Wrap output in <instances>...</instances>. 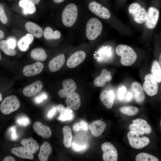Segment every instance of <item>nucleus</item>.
I'll return each mask as SVG.
<instances>
[{"mask_svg":"<svg viewBox=\"0 0 161 161\" xmlns=\"http://www.w3.org/2000/svg\"><path fill=\"white\" fill-rule=\"evenodd\" d=\"M117 54L121 57V64L125 66L133 64L136 60L137 55L132 48L128 46L120 44L116 49Z\"/></svg>","mask_w":161,"mask_h":161,"instance_id":"obj_1","label":"nucleus"},{"mask_svg":"<svg viewBox=\"0 0 161 161\" xmlns=\"http://www.w3.org/2000/svg\"><path fill=\"white\" fill-rule=\"evenodd\" d=\"M78 16V9L74 3L68 4L64 9L62 14V22L65 26L70 27L75 23Z\"/></svg>","mask_w":161,"mask_h":161,"instance_id":"obj_2","label":"nucleus"},{"mask_svg":"<svg viewBox=\"0 0 161 161\" xmlns=\"http://www.w3.org/2000/svg\"><path fill=\"white\" fill-rule=\"evenodd\" d=\"M103 27L101 23L98 19L92 18L88 21L86 28L87 38L90 40H94L102 32Z\"/></svg>","mask_w":161,"mask_h":161,"instance_id":"obj_3","label":"nucleus"},{"mask_svg":"<svg viewBox=\"0 0 161 161\" xmlns=\"http://www.w3.org/2000/svg\"><path fill=\"white\" fill-rule=\"evenodd\" d=\"M20 106V101L15 95L5 98L1 103L0 110L4 114H8L18 110Z\"/></svg>","mask_w":161,"mask_h":161,"instance_id":"obj_4","label":"nucleus"},{"mask_svg":"<svg viewBox=\"0 0 161 161\" xmlns=\"http://www.w3.org/2000/svg\"><path fill=\"white\" fill-rule=\"evenodd\" d=\"M127 138L131 147L136 149H141L148 145L150 140L146 137H140L137 132L131 131L127 134Z\"/></svg>","mask_w":161,"mask_h":161,"instance_id":"obj_5","label":"nucleus"},{"mask_svg":"<svg viewBox=\"0 0 161 161\" xmlns=\"http://www.w3.org/2000/svg\"><path fill=\"white\" fill-rule=\"evenodd\" d=\"M129 11L137 23L141 24L145 21L147 17V12L139 4L134 3L130 4L129 7Z\"/></svg>","mask_w":161,"mask_h":161,"instance_id":"obj_6","label":"nucleus"},{"mask_svg":"<svg viewBox=\"0 0 161 161\" xmlns=\"http://www.w3.org/2000/svg\"><path fill=\"white\" fill-rule=\"evenodd\" d=\"M144 80L143 87L146 94L151 96L156 95L158 92V86L153 75L151 74L146 75Z\"/></svg>","mask_w":161,"mask_h":161,"instance_id":"obj_7","label":"nucleus"},{"mask_svg":"<svg viewBox=\"0 0 161 161\" xmlns=\"http://www.w3.org/2000/svg\"><path fill=\"white\" fill-rule=\"evenodd\" d=\"M101 148L103 153V159L104 161H117L118 153L115 147L110 143L106 142L103 143Z\"/></svg>","mask_w":161,"mask_h":161,"instance_id":"obj_8","label":"nucleus"},{"mask_svg":"<svg viewBox=\"0 0 161 161\" xmlns=\"http://www.w3.org/2000/svg\"><path fill=\"white\" fill-rule=\"evenodd\" d=\"M88 8L91 12L101 18L107 19L110 17L109 10L96 2L90 3L88 5Z\"/></svg>","mask_w":161,"mask_h":161,"instance_id":"obj_9","label":"nucleus"},{"mask_svg":"<svg viewBox=\"0 0 161 161\" xmlns=\"http://www.w3.org/2000/svg\"><path fill=\"white\" fill-rule=\"evenodd\" d=\"M159 16V10L154 7H150L147 13L145 25L149 29L154 28L157 23Z\"/></svg>","mask_w":161,"mask_h":161,"instance_id":"obj_10","label":"nucleus"},{"mask_svg":"<svg viewBox=\"0 0 161 161\" xmlns=\"http://www.w3.org/2000/svg\"><path fill=\"white\" fill-rule=\"evenodd\" d=\"M63 88L58 92L59 96L62 98L66 97L76 89V85L75 81L72 79H68L64 80L62 82Z\"/></svg>","mask_w":161,"mask_h":161,"instance_id":"obj_11","label":"nucleus"},{"mask_svg":"<svg viewBox=\"0 0 161 161\" xmlns=\"http://www.w3.org/2000/svg\"><path fill=\"white\" fill-rule=\"evenodd\" d=\"M86 54L82 50L77 51L72 55L68 59L66 64L69 68H74L83 61L86 57Z\"/></svg>","mask_w":161,"mask_h":161,"instance_id":"obj_12","label":"nucleus"},{"mask_svg":"<svg viewBox=\"0 0 161 161\" xmlns=\"http://www.w3.org/2000/svg\"><path fill=\"white\" fill-rule=\"evenodd\" d=\"M44 66L43 64L40 62L27 65L23 69V74L24 76L27 77L38 75L42 71Z\"/></svg>","mask_w":161,"mask_h":161,"instance_id":"obj_13","label":"nucleus"},{"mask_svg":"<svg viewBox=\"0 0 161 161\" xmlns=\"http://www.w3.org/2000/svg\"><path fill=\"white\" fill-rule=\"evenodd\" d=\"M43 83L40 80L35 81L25 87L22 91L25 96L30 97L39 92L42 89Z\"/></svg>","mask_w":161,"mask_h":161,"instance_id":"obj_14","label":"nucleus"},{"mask_svg":"<svg viewBox=\"0 0 161 161\" xmlns=\"http://www.w3.org/2000/svg\"><path fill=\"white\" fill-rule=\"evenodd\" d=\"M33 128L38 135L44 138H49L52 135V131L50 128L43 125L40 122H35L33 124Z\"/></svg>","mask_w":161,"mask_h":161,"instance_id":"obj_15","label":"nucleus"},{"mask_svg":"<svg viewBox=\"0 0 161 161\" xmlns=\"http://www.w3.org/2000/svg\"><path fill=\"white\" fill-rule=\"evenodd\" d=\"M131 89L136 101L138 103L143 102L145 100V96L141 84L138 82H134L132 83Z\"/></svg>","mask_w":161,"mask_h":161,"instance_id":"obj_16","label":"nucleus"},{"mask_svg":"<svg viewBox=\"0 0 161 161\" xmlns=\"http://www.w3.org/2000/svg\"><path fill=\"white\" fill-rule=\"evenodd\" d=\"M89 127L92 134L94 137H97L100 136L104 131L106 124L102 121L97 120L92 122Z\"/></svg>","mask_w":161,"mask_h":161,"instance_id":"obj_17","label":"nucleus"},{"mask_svg":"<svg viewBox=\"0 0 161 161\" xmlns=\"http://www.w3.org/2000/svg\"><path fill=\"white\" fill-rule=\"evenodd\" d=\"M114 97V91L113 90L108 91L104 90L101 93L100 98L103 104L109 109L113 106Z\"/></svg>","mask_w":161,"mask_h":161,"instance_id":"obj_18","label":"nucleus"},{"mask_svg":"<svg viewBox=\"0 0 161 161\" xmlns=\"http://www.w3.org/2000/svg\"><path fill=\"white\" fill-rule=\"evenodd\" d=\"M67 106L72 110H77L81 105L80 96L77 93L74 92L68 95L66 100Z\"/></svg>","mask_w":161,"mask_h":161,"instance_id":"obj_19","label":"nucleus"},{"mask_svg":"<svg viewBox=\"0 0 161 161\" xmlns=\"http://www.w3.org/2000/svg\"><path fill=\"white\" fill-rule=\"evenodd\" d=\"M65 58L63 54H59L49 62L48 66L50 71L54 72L58 71L64 65Z\"/></svg>","mask_w":161,"mask_h":161,"instance_id":"obj_20","label":"nucleus"},{"mask_svg":"<svg viewBox=\"0 0 161 161\" xmlns=\"http://www.w3.org/2000/svg\"><path fill=\"white\" fill-rule=\"evenodd\" d=\"M112 79L110 72L104 69L102 70L100 75L95 79L94 83L97 87L102 86L105 85L106 82L111 81Z\"/></svg>","mask_w":161,"mask_h":161,"instance_id":"obj_21","label":"nucleus"},{"mask_svg":"<svg viewBox=\"0 0 161 161\" xmlns=\"http://www.w3.org/2000/svg\"><path fill=\"white\" fill-rule=\"evenodd\" d=\"M20 143L32 154H34L39 148L38 143L31 137L22 139L21 140Z\"/></svg>","mask_w":161,"mask_h":161,"instance_id":"obj_22","label":"nucleus"},{"mask_svg":"<svg viewBox=\"0 0 161 161\" xmlns=\"http://www.w3.org/2000/svg\"><path fill=\"white\" fill-rule=\"evenodd\" d=\"M52 147L50 144L47 142H44L41 146L38 155V159L40 161H47L52 152Z\"/></svg>","mask_w":161,"mask_h":161,"instance_id":"obj_23","label":"nucleus"},{"mask_svg":"<svg viewBox=\"0 0 161 161\" xmlns=\"http://www.w3.org/2000/svg\"><path fill=\"white\" fill-rule=\"evenodd\" d=\"M34 36L30 33H27L21 38L18 42V48L22 52H25L29 48V45L33 42Z\"/></svg>","mask_w":161,"mask_h":161,"instance_id":"obj_24","label":"nucleus"},{"mask_svg":"<svg viewBox=\"0 0 161 161\" xmlns=\"http://www.w3.org/2000/svg\"><path fill=\"white\" fill-rule=\"evenodd\" d=\"M11 152L16 156L22 159L32 160L34 158L32 154L24 146L13 148L11 149Z\"/></svg>","mask_w":161,"mask_h":161,"instance_id":"obj_25","label":"nucleus"},{"mask_svg":"<svg viewBox=\"0 0 161 161\" xmlns=\"http://www.w3.org/2000/svg\"><path fill=\"white\" fill-rule=\"evenodd\" d=\"M25 27L27 31L35 37L39 38L42 36L43 32L42 29L35 23L28 22L26 23Z\"/></svg>","mask_w":161,"mask_h":161,"instance_id":"obj_26","label":"nucleus"},{"mask_svg":"<svg viewBox=\"0 0 161 161\" xmlns=\"http://www.w3.org/2000/svg\"><path fill=\"white\" fill-rule=\"evenodd\" d=\"M18 5L23 9V13L24 15L32 14L36 11L35 4L29 0H20Z\"/></svg>","mask_w":161,"mask_h":161,"instance_id":"obj_27","label":"nucleus"},{"mask_svg":"<svg viewBox=\"0 0 161 161\" xmlns=\"http://www.w3.org/2000/svg\"><path fill=\"white\" fill-rule=\"evenodd\" d=\"M62 131L64 135L63 144L65 147L69 148L72 139L71 129L69 126L66 125L62 128Z\"/></svg>","mask_w":161,"mask_h":161,"instance_id":"obj_28","label":"nucleus"},{"mask_svg":"<svg viewBox=\"0 0 161 161\" xmlns=\"http://www.w3.org/2000/svg\"><path fill=\"white\" fill-rule=\"evenodd\" d=\"M30 56L35 60L43 61L46 60L47 55L43 49L38 48L33 49L31 51Z\"/></svg>","mask_w":161,"mask_h":161,"instance_id":"obj_29","label":"nucleus"},{"mask_svg":"<svg viewBox=\"0 0 161 161\" xmlns=\"http://www.w3.org/2000/svg\"><path fill=\"white\" fill-rule=\"evenodd\" d=\"M61 33L58 30L53 31L51 27H46L44 32V38L47 40L57 39L61 36Z\"/></svg>","mask_w":161,"mask_h":161,"instance_id":"obj_30","label":"nucleus"},{"mask_svg":"<svg viewBox=\"0 0 161 161\" xmlns=\"http://www.w3.org/2000/svg\"><path fill=\"white\" fill-rule=\"evenodd\" d=\"M151 72L157 82L158 83L161 82V65L157 61H154L153 63L151 68Z\"/></svg>","mask_w":161,"mask_h":161,"instance_id":"obj_31","label":"nucleus"},{"mask_svg":"<svg viewBox=\"0 0 161 161\" xmlns=\"http://www.w3.org/2000/svg\"><path fill=\"white\" fill-rule=\"evenodd\" d=\"M0 48L6 55L14 56L16 55V51L14 49L10 48L7 44V40L0 41Z\"/></svg>","mask_w":161,"mask_h":161,"instance_id":"obj_32","label":"nucleus"},{"mask_svg":"<svg viewBox=\"0 0 161 161\" xmlns=\"http://www.w3.org/2000/svg\"><path fill=\"white\" fill-rule=\"evenodd\" d=\"M74 117L73 111L72 109L68 106L65 108V110L60 114L58 119L62 121L71 120Z\"/></svg>","mask_w":161,"mask_h":161,"instance_id":"obj_33","label":"nucleus"},{"mask_svg":"<svg viewBox=\"0 0 161 161\" xmlns=\"http://www.w3.org/2000/svg\"><path fill=\"white\" fill-rule=\"evenodd\" d=\"M133 123L138 125L144 131L145 133L149 134L151 131L150 126L145 120L141 119H137L133 120Z\"/></svg>","mask_w":161,"mask_h":161,"instance_id":"obj_34","label":"nucleus"},{"mask_svg":"<svg viewBox=\"0 0 161 161\" xmlns=\"http://www.w3.org/2000/svg\"><path fill=\"white\" fill-rule=\"evenodd\" d=\"M136 161H158L156 157L146 153H141L138 154L135 158Z\"/></svg>","mask_w":161,"mask_h":161,"instance_id":"obj_35","label":"nucleus"},{"mask_svg":"<svg viewBox=\"0 0 161 161\" xmlns=\"http://www.w3.org/2000/svg\"><path fill=\"white\" fill-rule=\"evenodd\" d=\"M120 111L124 114L131 116L136 114L139 112V109L135 106H126L121 107Z\"/></svg>","mask_w":161,"mask_h":161,"instance_id":"obj_36","label":"nucleus"},{"mask_svg":"<svg viewBox=\"0 0 161 161\" xmlns=\"http://www.w3.org/2000/svg\"><path fill=\"white\" fill-rule=\"evenodd\" d=\"M71 145L73 150L77 152L85 151L88 147L87 143L79 142L78 143L73 141L71 143Z\"/></svg>","mask_w":161,"mask_h":161,"instance_id":"obj_37","label":"nucleus"},{"mask_svg":"<svg viewBox=\"0 0 161 161\" xmlns=\"http://www.w3.org/2000/svg\"><path fill=\"white\" fill-rule=\"evenodd\" d=\"M73 130L75 131H87L88 129V125L86 122L81 120L79 122L75 123L73 125Z\"/></svg>","mask_w":161,"mask_h":161,"instance_id":"obj_38","label":"nucleus"},{"mask_svg":"<svg viewBox=\"0 0 161 161\" xmlns=\"http://www.w3.org/2000/svg\"><path fill=\"white\" fill-rule=\"evenodd\" d=\"M0 20L3 24H6L8 19L3 5L0 3Z\"/></svg>","mask_w":161,"mask_h":161,"instance_id":"obj_39","label":"nucleus"},{"mask_svg":"<svg viewBox=\"0 0 161 161\" xmlns=\"http://www.w3.org/2000/svg\"><path fill=\"white\" fill-rule=\"evenodd\" d=\"M17 122L18 124L24 127L27 126L30 123L29 119L25 116L19 117L17 119Z\"/></svg>","mask_w":161,"mask_h":161,"instance_id":"obj_40","label":"nucleus"},{"mask_svg":"<svg viewBox=\"0 0 161 161\" xmlns=\"http://www.w3.org/2000/svg\"><path fill=\"white\" fill-rule=\"evenodd\" d=\"M129 129L131 131H135L142 135H144L145 133L143 130L136 124L132 123L129 126Z\"/></svg>","mask_w":161,"mask_h":161,"instance_id":"obj_41","label":"nucleus"},{"mask_svg":"<svg viewBox=\"0 0 161 161\" xmlns=\"http://www.w3.org/2000/svg\"><path fill=\"white\" fill-rule=\"evenodd\" d=\"M126 93V87L122 86L120 87L117 92V97L120 100H123L125 94Z\"/></svg>","mask_w":161,"mask_h":161,"instance_id":"obj_42","label":"nucleus"},{"mask_svg":"<svg viewBox=\"0 0 161 161\" xmlns=\"http://www.w3.org/2000/svg\"><path fill=\"white\" fill-rule=\"evenodd\" d=\"M10 129L12 132V139L13 140H16L18 137L16 133V126H13Z\"/></svg>","mask_w":161,"mask_h":161,"instance_id":"obj_43","label":"nucleus"},{"mask_svg":"<svg viewBox=\"0 0 161 161\" xmlns=\"http://www.w3.org/2000/svg\"><path fill=\"white\" fill-rule=\"evenodd\" d=\"M47 98V95L45 94H43L37 97L35 99V101L37 103H39Z\"/></svg>","mask_w":161,"mask_h":161,"instance_id":"obj_44","label":"nucleus"},{"mask_svg":"<svg viewBox=\"0 0 161 161\" xmlns=\"http://www.w3.org/2000/svg\"><path fill=\"white\" fill-rule=\"evenodd\" d=\"M7 44L9 47L12 49H15L16 47V41L13 38H10L7 40Z\"/></svg>","mask_w":161,"mask_h":161,"instance_id":"obj_45","label":"nucleus"},{"mask_svg":"<svg viewBox=\"0 0 161 161\" xmlns=\"http://www.w3.org/2000/svg\"><path fill=\"white\" fill-rule=\"evenodd\" d=\"M56 109L60 113L63 112L65 109V108L63 105L61 104H60L57 105L56 107Z\"/></svg>","mask_w":161,"mask_h":161,"instance_id":"obj_46","label":"nucleus"},{"mask_svg":"<svg viewBox=\"0 0 161 161\" xmlns=\"http://www.w3.org/2000/svg\"><path fill=\"white\" fill-rule=\"evenodd\" d=\"M56 108L54 107L47 114V117L49 118H51L53 117L56 112Z\"/></svg>","mask_w":161,"mask_h":161,"instance_id":"obj_47","label":"nucleus"},{"mask_svg":"<svg viewBox=\"0 0 161 161\" xmlns=\"http://www.w3.org/2000/svg\"><path fill=\"white\" fill-rule=\"evenodd\" d=\"M133 96V94L130 92H128L126 96V100L127 101H129L131 100Z\"/></svg>","mask_w":161,"mask_h":161,"instance_id":"obj_48","label":"nucleus"},{"mask_svg":"<svg viewBox=\"0 0 161 161\" xmlns=\"http://www.w3.org/2000/svg\"><path fill=\"white\" fill-rule=\"evenodd\" d=\"M3 161H16V159L13 157L8 156L5 157L3 160Z\"/></svg>","mask_w":161,"mask_h":161,"instance_id":"obj_49","label":"nucleus"},{"mask_svg":"<svg viewBox=\"0 0 161 161\" xmlns=\"http://www.w3.org/2000/svg\"><path fill=\"white\" fill-rule=\"evenodd\" d=\"M32 2L34 4H38L40 2L41 0H29Z\"/></svg>","mask_w":161,"mask_h":161,"instance_id":"obj_50","label":"nucleus"},{"mask_svg":"<svg viewBox=\"0 0 161 161\" xmlns=\"http://www.w3.org/2000/svg\"><path fill=\"white\" fill-rule=\"evenodd\" d=\"M4 34L3 32L0 30V39H2L4 38Z\"/></svg>","mask_w":161,"mask_h":161,"instance_id":"obj_51","label":"nucleus"},{"mask_svg":"<svg viewBox=\"0 0 161 161\" xmlns=\"http://www.w3.org/2000/svg\"><path fill=\"white\" fill-rule=\"evenodd\" d=\"M64 0H53L54 2L56 3H59L64 1Z\"/></svg>","mask_w":161,"mask_h":161,"instance_id":"obj_52","label":"nucleus"},{"mask_svg":"<svg viewBox=\"0 0 161 161\" xmlns=\"http://www.w3.org/2000/svg\"><path fill=\"white\" fill-rule=\"evenodd\" d=\"M2 99V95L0 93V102L1 101Z\"/></svg>","mask_w":161,"mask_h":161,"instance_id":"obj_53","label":"nucleus"},{"mask_svg":"<svg viewBox=\"0 0 161 161\" xmlns=\"http://www.w3.org/2000/svg\"><path fill=\"white\" fill-rule=\"evenodd\" d=\"M161 55L160 54V57H159V62H160L159 63H160V65H161Z\"/></svg>","mask_w":161,"mask_h":161,"instance_id":"obj_54","label":"nucleus"},{"mask_svg":"<svg viewBox=\"0 0 161 161\" xmlns=\"http://www.w3.org/2000/svg\"><path fill=\"white\" fill-rule=\"evenodd\" d=\"M1 53L0 52V61L1 60Z\"/></svg>","mask_w":161,"mask_h":161,"instance_id":"obj_55","label":"nucleus"},{"mask_svg":"<svg viewBox=\"0 0 161 161\" xmlns=\"http://www.w3.org/2000/svg\"><path fill=\"white\" fill-rule=\"evenodd\" d=\"M10 0V1H11V0Z\"/></svg>","mask_w":161,"mask_h":161,"instance_id":"obj_56","label":"nucleus"}]
</instances>
